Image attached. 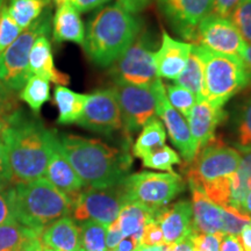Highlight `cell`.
I'll list each match as a JSON object with an SVG mask.
<instances>
[{"mask_svg": "<svg viewBox=\"0 0 251 251\" xmlns=\"http://www.w3.org/2000/svg\"><path fill=\"white\" fill-rule=\"evenodd\" d=\"M54 100L58 108V124H77L85 106L87 94L77 93L67 86L57 85L54 91Z\"/></svg>", "mask_w": 251, "mask_h": 251, "instance_id": "484cf974", "label": "cell"}, {"mask_svg": "<svg viewBox=\"0 0 251 251\" xmlns=\"http://www.w3.org/2000/svg\"><path fill=\"white\" fill-rule=\"evenodd\" d=\"M192 191V227L194 233L216 234L222 233L224 218L222 207L207 198L202 191L191 188Z\"/></svg>", "mask_w": 251, "mask_h": 251, "instance_id": "7402d4cb", "label": "cell"}, {"mask_svg": "<svg viewBox=\"0 0 251 251\" xmlns=\"http://www.w3.org/2000/svg\"><path fill=\"white\" fill-rule=\"evenodd\" d=\"M241 157L242 153L237 149L226 146L224 141L214 137L187 164L190 188H200L205 184L230 177L237 171Z\"/></svg>", "mask_w": 251, "mask_h": 251, "instance_id": "9c48e42d", "label": "cell"}, {"mask_svg": "<svg viewBox=\"0 0 251 251\" xmlns=\"http://www.w3.org/2000/svg\"><path fill=\"white\" fill-rule=\"evenodd\" d=\"M230 20L240 31L243 40L251 45V0H242L235 8Z\"/></svg>", "mask_w": 251, "mask_h": 251, "instance_id": "74e56055", "label": "cell"}, {"mask_svg": "<svg viewBox=\"0 0 251 251\" xmlns=\"http://www.w3.org/2000/svg\"><path fill=\"white\" fill-rule=\"evenodd\" d=\"M52 39L55 42H75L83 46L85 39V27L79 12L70 1L57 6L52 18Z\"/></svg>", "mask_w": 251, "mask_h": 251, "instance_id": "603a6c76", "label": "cell"}, {"mask_svg": "<svg viewBox=\"0 0 251 251\" xmlns=\"http://www.w3.org/2000/svg\"><path fill=\"white\" fill-rule=\"evenodd\" d=\"M18 224L13 186H0V226Z\"/></svg>", "mask_w": 251, "mask_h": 251, "instance_id": "f35d334b", "label": "cell"}, {"mask_svg": "<svg viewBox=\"0 0 251 251\" xmlns=\"http://www.w3.org/2000/svg\"><path fill=\"white\" fill-rule=\"evenodd\" d=\"M41 233L20 224L0 226V251H43Z\"/></svg>", "mask_w": 251, "mask_h": 251, "instance_id": "cb8c5ba5", "label": "cell"}, {"mask_svg": "<svg viewBox=\"0 0 251 251\" xmlns=\"http://www.w3.org/2000/svg\"><path fill=\"white\" fill-rule=\"evenodd\" d=\"M175 244H161V246H152V247H146V246H139L135 251H170L174 248Z\"/></svg>", "mask_w": 251, "mask_h": 251, "instance_id": "f5cc1de1", "label": "cell"}, {"mask_svg": "<svg viewBox=\"0 0 251 251\" xmlns=\"http://www.w3.org/2000/svg\"><path fill=\"white\" fill-rule=\"evenodd\" d=\"M55 1V4L56 5H61V4H63V2H65V1H69V0H54Z\"/></svg>", "mask_w": 251, "mask_h": 251, "instance_id": "6f0895ef", "label": "cell"}, {"mask_svg": "<svg viewBox=\"0 0 251 251\" xmlns=\"http://www.w3.org/2000/svg\"><path fill=\"white\" fill-rule=\"evenodd\" d=\"M222 218H224L222 233L234 235V236H238L242 229L247 225L251 224V216L249 214L233 206L222 207Z\"/></svg>", "mask_w": 251, "mask_h": 251, "instance_id": "d590c367", "label": "cell"}, {"mask_svg": "<svg viewBox=\"0 0 251 251\" xmlns=\"http://www.w3.org/2000/svg\"><path fill=\"white\" fill-rule=\"evenodd\" d=\"M193 46L203 63L206 100L215 107L224 108L226 102L251 83L246 63L238 56L219 54L205 47Z\"/></svg>", "mask_w": 251, "mask_h": 251, "instance_id": "5b68a950", "label": "cell"}, {"mask_svg": "<svg viewBox=\"0 0 251 251\" xmlns=\"http://www.w3.org/2000/svg\"><path fill=\"white\" fill-rule=\"evenodd\" d=\"M198 43L219 54L238 56L241 58L247 46L233 21L215 13H211L200 23L196 45Z\"/></svg>", "mask_w": 251, "mask_h": 251, "instance_id": "9a60e30c", "label": "cell"}, {"mask_svg": "<svg viewBox=\"0 0 251 251\" xmlns=\"http://www.w3.org/2000/svg\"><path fill=\"white\" fill-rule=\"evenodd\" d=\"M120 107L124 133L128 141L153 118H157L155 98L150 87L115 83L113 86Z\"/></svg>", "mask_w": 251, "mask_h": 251, "instance_id": "8fae6325", "label": "cell"}, {"mask_svg": "<svg viewBox=\"0 0 251 251\" xmlns=\"http://www.w3.org/2000/svg\"><path fill=\"white\" fill-rule=\"evenodd\" d=\"M226 117L227 115L224 108L215 107L207 100H199L196 102L188 113L186 121L198 151L214 139L216 128Z\"/></svg>", "mask_w": 251, "mask_h": 251, "instance_id": "ac0fdd59", "label": "cell"}, {"mask_svg": "<svg viewBox=\"0 0 251 251\" xmlns=\"http://www.w3.org/2000/svg\"><path fill=\"white\" fill-rule=\"evenodd\" d=\"M14 181L9 168L7 151L4 142L0 140V186H13Z\"/></svg>", "mask_w": 251, "mask_h": 251, "instance_id": "b9f144b4", "label": "cell"}, {"mask_svg": "<svg viewBox=\"0 0 251 251\" xmlns=\"http://www.w3.org/2000/svg\"><path fill=\"white\" fill-rule=\"evenodd\" d=\"M242 59L243 62L246 63L248 70H249V74L251 76V45H249V43H247L246 49H244L242 54Z\"/></svg>", "mask_w": 251, "mask_h": 251, "instance_id": "11a10c76", "label": "cell"}, {"mask_svg": "<svg viewBox=\"0 0 251 251\" xmlns=\"http://www.w3.org/2000/svg\"><path fill=\"white\" fill-rule=\"evenodd\" d=\"M114 251H118V250H114Z\"/></svg>", "mask_w": 251, "mask_h": 251, "instance_id": "6125c7cd", "label": "cell"}, {"mask_svg": "<svg viewBox=\"0 0 251 251\" xmlns=\"http://www.w3.org/2000/svg\"><path fill=\"white\" fill-rule=\"evenodd\" d=\"M240 241L243 251H251V224L247 225L240 234Z\"/></svg>", "mask_w": 251, "mask_h": 251, "instance_id": "f907efd6", "label": "cell"}, {"mask_svg": "<svg viewBox=\"0 0 251 251\" xmlns=\"http://www.w3.org/2000/svg\"><path fill=\"white\" fill-rule=\"evenodd\" d=\"M165 93L172 107L179 112L185 119L187 118L188 113L198 101L197 97L191 91L178 84L165 85Z\"/></svg>", "mask_w": 251, "mask_h": 251, "instance_id": "e575fe53", "label": "cell"}, {"mask_svg": "<svg viewBox=\"0 0 251 251\" xmlns=\"http://www.w3.org/2000/svg\"><path fill=\"white\" fill-rule=\"evenodd\" d=\"M77 125L103 136L124 129L120 107L113 87L87 94V100Z\"/></svg>", "mask_w": 251, "mask_h": 251, "instance_id": "7c38bea8", "label": "cell"}, {"mask_svg": "<svg viewBox=\"0 0 251 251\" xmlns=\"http://www.w3.org/2000/svg\"><path fill=\"white\" fill-rule=\"evenodd\" d=\"M69 1L75 6V8L79 13H86V12L101 7L111 0H69Z\"/></svg>", "mask_w": 251, "mask_h": 251, "instance_id": "f6af8a7d", "label": "cell"}, {"mask_svg": "<svg viewBox=\"0 0 251 251\" xmlns=\"http://www.w3.org/2000/svg\"><path fill=\"white\" fill-rule=\"evenodd\" d=\"M220 251H243L240 238L234 235L225 234L220 242Z\"/></svg>", "mask_w": 251, "mask_h": 251, "instance_id": "7dc6e473", "label": "cell"}, {"mask_svg": "<svg viewBox=\"0 0 251 251\" xmlns=\"http://www.w3.org/2000/svg\"><path fill=\"white\" fill-rule=\"evenodd\" d=\"M151 0H118L117 4L131 14H137L150 4Z\"/></svg>", "mask_w": 251, "mask_h": 251, "instance_id": "bcb514c9", "label": "cell"}, {"mask_svg": "<svg viewBox=\"0 0 251 251\" xmlns=\"http://www.w3.org/2000/svg\"><path fill=\"white\" fill-rule=\"evenodd\" d=\"M13 106H17L14 101V92L0 81V108L13 107Z\"/></svg>", "mask_w": 251, "mask_h": 251, "instance_id": "c3c4849f", "label": "cell"}, {"mask_svg": "<svg viewBox=\"0 0 251 251\" xmlns=\"http://www.w3.org/2000/svg\"><path fill=\"white\" fill-rule=\"evenodd\" d=\"M170 251H194V249H193L192 242H191L190 237H188L187 240L183 241V242L175 244L174 248H172Z\"/></svg>", "mask_w": 251, "mask_h": 251, "instance_id": "db71d44e", "label": "cell"}, {"mask_svg": "<svg viewBox=\"0 0 251 251\" xmlns=\"http://www.w3.org/2000/svg\"><path fill=\"white\" fill-rule=\"evenodd\" d=\"M43 251H56V250H51V249H43ZM77 251H84L83 249H80V250H77Z\"/></svg>", "mask_w": 251, "mask_h": 251, "instance_id": "91938a15", "label": "cell"}, {"mask_svg": "<svg viewBox=\"0 0 251 251\" xmlns=\"http://www.w3.org/2000/svg\"><path fill=\"white\" fill-rule=\"evenodd\" d=\"M157 4L172 29L191 45H196L200 23L214 8V0H157Z\"/></svg>", "mask_w": 251, "mask_h": 251, "instance_id": "4fadbf2b", "label": "cell"}, {"mask_svg": "<svg viewBox=\"0 0 251 251\" xmlns=\"http://www.w3.org/2000/svg\"><path fill=\"white\" fill-rule=\"evenodd\" d=\"M58 147L86 187L120 185L129 175L133 158L127 148H115L97 139L74 134L57 135Z\"/></svg>", "mask_w": 251, "mask_h": 251, "instance_id": "6da1fadb", "label": "cell"}, {"mask_svg": "<svg viewBox=\"0 0 251 251\" xmlns=\"http://www.w3.org/2000/svg\"><path fill=\"white\" fill-rule=\"evenodd\" d=\"M15 108H18L17 106H13V107L0 108V139H1L2 133H4L6 126H7L9 114H11V113L13 112Z\"/></svg>", "mask_w": 251, "mask_h": 251, "instance_id": "816d5d0a", "label": "cell"}, {"mask_svg": "<svg viewBox=\"0 0 251 251\" xmlns=\"http://www.w3.org/2000/svg\"><path fill=\"white\" fill-rule=\"evenodd\" d=\"M176 84L185 87L191 91L199 100H206V89H205V70H203V63L200 56L194 49L192 45V50L188 56L187 63L184 70L176 79Z\"/></svg>", "mask_w": 251, "mask_h": 251, "instance_id": "83f0119b", "label": "cell"}, {"mask_svg": "<svg viewBox=\"0 0 251 251\" xmlns=\"http://www.w3.org/2000/svg\"><path fill=\"white\" fill-rule=\"evenodd\" d=\"M28 70L30 76L42 77L57 85L65 86L70 83L68 75L57 70L55 67L48 35H41L34 42L28 58Z\"/></svg>", "mask_w": 251, "mask_h": 251, "instance_id": "ffe728a7", "label": "cell"}, {"mask_svg": "<svg viewBox=\"0 0 251 251\" xmlns=\"http://www.w3.org/2000/svg\"><path fill=\"white\" fill-rule=\"evenodd\" d=\"M51 13L47 7L40 18L23 30L17 40L0 55V81L13 92L23 89L28 78V58L37 37L48 35L51 27Z\"/></svg>", "mask_w": 251, "mask_h": 251, "instance_id": "8992f818", "label": "cell"}, {"mask_svg": "<svg viewBox=\"0 0 251 251\" xmlns=\"http://www.w3.org/2000/svg\"><path fill=\"white\" fill-rule=\"evenodd\" d=\"M142 30V21L119 4L99 9L87 23L84 50L100 68L111 67Z\"/></svg>", "mask_w": 251, "mask_h": 251, "instance_id": "3957f363", "label": "cell"}, {"mask_svg": "<svg viewBox=\"0 0 251 251\" xmlns=\"http://www.w3.org/2000/svg\"><path fill=\"white\" fill-rule=\"evenodd\" d=\"M191 50V43L176 40L166 31H163L161 45L155 52L156 70L158 77L171 80L177 79L186 65Z\"/></svg>", "mask_w": 251, "mask_h": 251, "instance_id": "d6986e66", "label": "cell"}, {"mask_svg": "<svg viewBox=\"0 0 251 251\" xmlns=\"http://www.w3.org/2000/svg\"><path fill=\"white\" fill-rule=\"evenodd\" d=\"M17 251H25V250H17Z\"/></svg>", "mask_w": 251, "mask_h": 251, "instance_id": "94428289", "label": "cell"}, {"mask_svg": "<svg viewBox=\"0 0 251 251\" xmlns=\"http://www.w3.org/2000/svg\"><path fill=\"white\" fill-rule=\"evenodd\" d=\"M150 89H151L152 96L155 98L157 115L162 119L165 130L170 135L171 142L179 150L181 157L185 159L186 164H188L194 159L198 150L192 135H191L190 128H188L187 121L169 102L165 93V85L163 84L161 78L153 81Z\"/></svg>", "mask_w": 251, "mask_h": 251, "instance_id": "5bb4252c", "label": "cell"}, {"mask_svg": "<svg viewBox=\"0 0 251 251\" xmlns=\"http://www.w3.org/2000/svg\"><path fill=\"white\" fill-rule=\"evenodd\" d=\"M50 0H9V14L21 29L29 27L48 7Z\"/></svg>", "mask_w": 251, "mask_h": 251, "instance_id": "f546056e", "label": "cell"}, {"mask_svg": "<svg viewBox=\"0 0 251 251\" xmlns=\"http://www.w3.org/2000/svg\"><path fill=\"white\" fill-rule=\"evenodd\" d=\"M140 243L137 242L136 240L133 237H124L121 240V242L119 243V246L117 247L118 251H135L139 248Z\"/></svg>", "mask_w": 251, "mask_h": 251, "instance_id": "681fc988", "label": "cell"}, {"mask_svg": "<svg viewBox=\"0 0 251 251\" xmlns=\"http://www.w3.org/2000/svg\"><path fill=\"white\" fill-rule=\"evenodd\" d=\"M19 98L37 114L50 99V81L39 76H30L20 90Z\"/></svg>", "mask_w": 251, "mask_h": 251, "instance_id": "4dcf8cb0", "label": "cell"}, {"mask_svg": "<svg viewBox=\"0 0 251 251\" xmlns=\"http://www.w3.org/2000/svg\"><path fill=\"white\" fill-rule=\"evenodd\" d=\"M161 226L165 244H178L192 235V205L186 199L161 207L153 214Z\"/></svg>", "mask_w": 251, "mask_h": 251, "instance_id": "2e32d148", "label": "cell"}, {"mask_svg": "<svg viewBox=\"0 0 251 251\" xmlns=\"http://www.w3.org/2000/svg\"><path fill=\"white\" fill-rule=\"evenodd\" d=\"M155 212L142 203L135 201L126 202L117 219L124 236L133 237L140 243L144 226L153 220Z\"/></svg>", "mask_w": 251, "mask_h": 251, "instance_id": "d4e9b609", "label": "cell"}, {"mask_svg": "<svg viewBox=\"0 0 251 251\" xmlns=\"http://www.w3.org/2000/svg\"><path fill=\"white\" fill-rule=\"evenodd\" d=\"M126 201H135L157 211L169 205L185 191L183 178L176 172L158 174L141 171L128 175L122 181Z\"/></svg>", "mask_w": 251, "mask_h": 251, "instance_id": "52a82bcc", "label": "cell"}, {"mask_svg": "<svg viewBox=\"0 0 251 251\" xmlns=\"http://www.w3.org/2000/svg\"><path fill=\"white\" fill-rule=\"evenodd\" d=\"M23 30L11 17L7 4L4 2L0 13V55L17 40Z\"/></svg>", "mask_w": 251, "mask_h": 251, "instance_id": "8d00e7d4", "label": "cell"}, {"mask_svg": "<svg viewBox=\"0 0 251 251\" xmlns=\"http://www.w3.org/2000/svg\"><path fill=\"white\" fill-rule=\"evenodd\" d=\"M52 135L54 131L23 109L15 108L9 114L1 141L7 151L14 185L45 176Z\"/></svg>", "mask_w": 251, "mask_h": 251, "instance_id": "7a4b0ae2", "label": "cell"}, {"mask_svg": "<svg viewBox=\"0 0 251 251\" xmlns=\"http://www.w3.org/2000/svg\"><path fill=\"white\" fill-rule=\"evenodd\" d=\"M240 165L237 171L230 176V203L229 206L241 209V205L248 193L251 190V147L243 150Z\"/></svg>", "mask_w": 251, "mask_h": 251, "instance_id": "f1b7e54d", "label": "cell"}, {"mask_svg": "<svg viewBox=\"0 0 251 251\" xmlns=\"http://www.w3.org/2000/svg\"><path fill=\"white\" fill-rule=\"evenodd\" d=\"M43 249L77 251L81 249L80 229L74 219L63 216L43 229L40 236Z\"/></svg>", "mask_w": 251, "mask_h": 251, "instance_id": "44dd1931", "label": "cell"}, {"mask_svg": "<svg viewBox=\"0 0 251 251\" xmlns=\"http://www.w3.org/2000/svg\"><path fill=\"white\" fill-rule=\"evenodd\" d=\"M124 234H122L120 226H119L118 221L115 220L107 227V231H106V247L109 251H114L124 238Z\"/></svg>", "mask_w": 251, "mask_h": 251, "instance_id": "7bdbcfd3", "label": "cell"}, {"mask_svg": "<svg viewBox=\"0 0 251 251\" xmlns=\"http://www.w3.org/2000/svg\"><path fill=\"white\" fill-rule=\"evenodd\" d=\"M235 143L240 151L251 147V96L244 100L233 122Z\"/></svg>", "mask_w": 251, "mask_h": 251, "instance_id": "1f68e13d", "label": "cell"}, {"mask_svg": "<svg viewBox=\"0 0 251 251\" xmlns=\"http://www.w3.org/2000/svg\"><path fill=\"white\" fill-rule=\"evenodd\" d=\"M5 0H0V13H1V8H2V5H4Z\"/></svg>", "mask_w": 251, "mask_h": 251, "instance_id": "680465c9", "label": "cell"}, {"mask_svg": "<svg viewBox=\"0 0 251 251\" xmlns=\"http://www.w3.org/2000/svg\"><path fill=\"white\" fill-rule=\"evenodd\" d=\"M224 235V233H193L190 236V240L192 242L194 251H220V242Z\"/></svg>", "mask_w": 251, "mask_h": 251, "instance_id": "ab89813d", "label": "cell"}, {"mask_svg": "<svg viewBox=\"0 0 251 251\" xmlns=\"http://www.w3.org/2000/svg\"><path fill=\"white\" fill-rule=\"evenodd\" d=\"M121 184L101 190L84 188L74 199L71 213L75 221L92 220L108 227L118 219L121 208L127 202Z\"/></svg>", "mask_w": 251, "mask_h": 251, "instance_id": "30bf717a", "label": "cell"}, {"mask_svg": "<svg viewBox=\"0 0 251 251\" xmlns=\"http://www.w3.org/2000/svg\"><path fill=\"white\" fill-rule=\"evenodd\" d=\"M152 36L147 30H141L136 40L111 65L109 74L114 83L129 84L135 86L150 87L158 79L156 70Z\"/></svg>", "mask_w": 251, "mask_h": 251, "instance_id": "ba28073f", "label": "cell"}, {"mask_svg": "<svg viewBox=\"0 0 251 251\" xmlns=\"http://www.w3.org/2000/svg\"><path fill=\"white\" fill-rule=\"evenodd\" d=\"M18 224L42 231L56 220L71 214L74 199L47 178L14 185Z\"/></svg>", "mask_w": 251, "mask_h": 251, "instance_id": "277c9868", "label": "cell"}, {"mask_svg": "<svg viewBox=\"0 0 251 251\" xmlns=\"http://www.w3.org/2000/svg\"><path fill=\"white\" fill-rule=\"evenodd\" d=\"M161 244H164V237H163L161 226L151 220L144 226L142 235H141L140 246L152 247L161 246Z\"/></svg>", "mask_w": 251, "mask_h": 251, "instance_id": "60d3db41", "label": "cell"}, {"mask_svg": "<svg viewBox=\"0 0 251 251\" xmlns=\"http://www.w3.org/2000/svg\"><path fill=\"white\" fill-rule=\"evenodd\" d=\"M181 163L179 153L175 149L170 148L169 146L162 147L157 151L152 152L151 155L142 159V164L144 168L155 169L161 171H174V166Z\"/></svg>", "mask_w": 251, "mask_h": 251, "instance_id": "836d02e7", "label": "cell"}, {"mask_svg": "<svg viewBox=\"0 0 251 251\" xmlns=\"http://www.w3.org/2000/svg\"><path fill=\"white\" fill-rule=\"evenodd\" d=\"M242 0H214V8L213 13L220 15L222 18L230 19L231 14Z\"/></svg>", "mask_w": 251, "mask_h": 251, "instance_id": "ee69618b", "label": "cell"}, {"mask_svg": "<svg viewBox=\"0 0 251 251\" xmlns=\"http://www.w3.org/2000/svg\"><path fill=\"white\" fill-rule=\"evenodd\" d=\"M80 246L84 251H102L106 247L107 227L92 220L79 222Z\"/></svg>", "mask_w": 251, "mask_h": 251, "instance_id": "d6a6232c", "label": "cell"}, {"mask_svg": "<svg viewBox=\"0 0 251 251\" xmlns=\"http://www.w3.org/2000/svg\"><path fill=\"white\" fill-rule=\"evenodd\" d=\"M241 209L243 212H246L247 214H251V190L248 191L246 197H244L242 205H241Z\"/></svg>", "mask_w": 251, "mask_h": 251, "instance_id": "9f6ffc18", "label": "cell"}, {"mask_svg": "<svg viewBox=\"0 0 251 251\" xmlns=\"http://www.w3.org/2000/svg\"><path fill=\"white\" fill-rule=\"evenodd\" d=\"M47 179L65 193L71 199H75L81 191L85 188V184L76 174L74 168L68 162L58 147L57 133L52 135L51 147H50V156L48 165H47L46 174Z\"/></svg>", "mask_w": 251, "mask_h": 251, "instance_id": "e0dca14e", "label": "cell"}, {"mask_svg": "<svg viewBox=\"0 0 251 251\" xmlns=\"http://www.w3.org/2000/svg\"><path fill=\"white\" fill-rule=\"evenodd\" d=\"M166 130L161 120L153 118L141 130L131 147V153L137 158H146L165 146Z\"/></svg>", "mask_w": 251, "mask_h": 251, "instance_id": "4316f807", "label": "cell"}]
</instances>
